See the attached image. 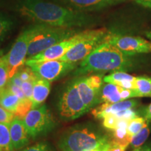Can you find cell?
<instances>
[{"label": "cell", "instance_id": "cell-1", "mask_svg": "<svg viewBox=\"0 0 151 151\" xmlns=\"http://www.w3.org/2000/svg\"><path fill=\"white\" fill-rule=\"evenodd\" d=\"M18 9L22 16L37 24L75 29L95 23L93 17L86 12L45 0H20Z\"/></svg>", "mask_w": 151, "mask_h": 151}, {"label": "cell", "instance_id": "cell-2", "mask_svg": "<svg viewBox=\"0 0 151 151\" xmlns=\"http://www.w3.org/2000/svg\"><path fill=\"white\" fill-rule=\"evenodd\" d=\"M131 66L129 55H127L116 47L104 41L80 62L73 75L80 76L94 72L124 71L129 69Z\"/></svg>", "mask_w": 151, "mask_h": 151}, {"label": "cell", "instance_id": "cell-3", "mask_svg": "<svg viewBox=\"0 0 151 151\" xmlns=\"http://www.w3.org/2000/svg\"><path fill=\"white\" fill-rule=\"evenodd\" d=\"M111 138L92 123L77 124L66 130L58 143L60 151H107Z\"/></svg>", "mask_w": 151, "mask_h": 151}, {"label": "cell", "instance_id": "cell-4", "mask_svg": "<svg viewBox=\"0 0 151 151\" xmlns=\"http://www.w3.org/2000/svg\"><path fill=\"white\" fill-rule=\"evenodd\" d=\"M78 32L74 28L53 27L47 24H37L35 32L29 41L27 58H31Z\"/></svg>", "mask_w": 151, "mask_h": 151}, {"label": "cell", "instance_id": "cell-5", "mask_svg": "<svg viewBox=\"0 0 151 151\" xmlns=\"http://www.w3.org/2000/svg\"><path fill=\"white\" fill-rule=\"evenodd\" d=\"M58 111L60 118L65 121L75 120L89 111L79 94L76 78L64 87L58 103Z\"/></svg>", "mask_w": 151, "mask_h": 151}, {"label": "cell", "instance_id": "cell-6", "mask_svg": "<svg viewBox=\"0 0 151 151\" xmlns=\"http://www.w3.org/2000/svg\"><path fill=\"white\" fill-rule=\"evenodd\" d=\"M22 120L28 136L33 139L47 134L56 124L51 113L45 104L32 109Z\"/></svg>", "mask_w": 151, "mask_h": 151}, {"label": "cell", "instance_id": "cell-7", "mask_svg": "<svg viewBox=\"0 0 151 151\" xmlns=\"http://www.w3.org/2000/svg\"><path fill=\"white\" fill-rule=\"evenodd\" d=\"M107 35L108 31L106 28L89 29L88 35L76 43L59 60L71 63H78V62H81L94 49L104 42Z\"/></svg>", "mask_w": 151, "mask_h": 151}, {"label": "cell", "instance_id": "cell-8", "mask_svg": "<svg viewBox=\"0 0 151 151\" xmlns=\"http://www.w3.org/2000/svg\"><path fill=\"white\" fill-rule=\"evenodd\" d=\"M36 27L37 24L23 30L17 38L9 52L5 55L8 65L9 80L12 78L17 71L25 64L29 43Z\"/></svg>", "mask_w": 151, "mask_h": 151}, {"label": "cell", "instance_id": "cell-9", "mask_svg": "<svg viewBox=\"0 0 151 151\" xmlns=\"http://www.w3.org/2000/svg\"><path fill=\"white\" fill-rule=\"evenodd\" d=\"M25 65L32 69L38 78L44 79L50 82L63 78L77 67V63H71L59 59L33 62Z\"/></svg>", "mask_w": 151, "mask_h": 151}, {"label": "cell", "instance_id": "cell-10", "mask_svg": "<svg viewBox=\"0 0 151 151\" xmlns=\"http://www.w3.org/2000/svg\"><path fill=\"white\" fill-rule=\"evenodd\" d=\"M77 88L81 99L88 111L101 103L100 95L103 86L102 75H84L76 76Z\"/></svg>", "mask_w": 151, "mask_h": 151}, {"label": "cell", "instance_id": "cell-11", "mask_svg": "<svg viewBox=\"0 0 151 151\" xmlns=\"http://www.w3.org/2000/svg\"><path fill=\"white\" fill-rule=\"evenodd\" d=\"M106 42L113 45L127 55L148 53L151 52V42L140 37L123 36L109 34Z\"/></svg>", "mask_w": 151, "mask_h": 151}, {"label": "cell", "instance_id": "cell-12", "mask_svg": "<svg viewBox=\"0 0 151 151\" xmlns=\"http://www.w3.org/2000/svg\"><path fill=\"white\" fill-rule=\"evenodd\" d=\"M89 29L78 32L72 37L66 39L65 40L56 43L50 48L46 49L43 51L39 52L31 58H27L25 61L26 64L33 63V62H39L47 60H58L61 58L66 52L69 51L76 43L83 39L88 35Z\"/></svg>", "mask_w": 151, "mask_h": 151}, {"label": "cell", "instance_id": "cell-13", "mask_svg": "<svg viewBox=\"0 0 151 151\" xmlns=\"http://www.w3.org/2000/svg\"><path fill=\"white\" fill-rule=\"evenodd\" d=\"M9 129L14 150H19L27 146L29 141V137L26 131L22 119L15 117L10 123Z\"/></svg>", "mask_w": 151, "mask_h": 151}, {"label": "cell", "instance_id": "cell-14", "mask_svg": "<svg viewBox=\"0 0 151 151\" xmlns=\"http://www.w3.org/2000/svg\"><path fill=\"white\" fill-rule=\"evenodd\" d=\"M76 10L96 11L122 3L127 0H63Z\"/></svg>", "mask_w": 151, "mask_h": 151}, {"label": "cell", "instance_id": "cell-15", "mask_svg": "<svg viewBox=\"0 0 151 151\" xmlns=\"http://www.w3.org/2000/svg\"><path fill=\"white\" fill-rule=\"evenodd\" d=\"M138 101L136 100H123L116 103H104L97 108L92 111V114L94 118L103 119L109 114H115L119 111L128 109H133L137 106Z\"/></svg>", "mask_w": 151, "mask_h": 151}, {"label": "cell", "instance_id": "cell-16", "mask_svg": "<svg viewBox=\"0 0 151 151\" xmlns=\"http://www.w3.org/2000/svg\"><path fill=\"white\" fill-rule=\"evenodd\" d=\"M104 82L113 83L126 89H135L137 77L122 71H116L103 78Z\"/></svg>", "mask_w": 151, "mask_h": 151}, {"label": "cell", "instance_id": "cell-17", "mask_svg": "<svg viewBox=\"0 0 151 151\" xmlns=\"http://www.w3.org/2000/svg\"><path fill=\"white\" fill-rule=\"evenodd\" d=\"M50 91V82L38 78L34 82L32 91V109L41 106L46 101Z\"/></svg>", "mask_w": 151, "mask_h": 151}, {"label": "cell", "instance_id": "cell-18", "mask_svg": "<svg viewBox=\"0 0 151 151\" xmlns=\"http://www.w3.org/2000/svg\"><path fill=\"white\" fill-rule=\"evenodd\" d=\"M129 121L122 119H119L118 125L116 129L113 130L112 137L111 138V143L118 144L127 148L131 143L132 137L128 134L127 127Z\"/></svg>", "mask_w": 151, "mask_h": 151}, {"label": "cell", "instance_id": "cell-19", "mask_svg": "<svg viewBox=\"0 0 151 151\" xmlns=\"http://www.w3.org/2000/svg\"><path fill=\"white\" fill-rule=\"evenodd\" d=\"M21 99L7 87L0 90V105L15 115Z\"/></svg>", "mask_w": 151, "mask_h": 151}, {"label": "cell", "instance_id": "cell-20", "mask_svg": "<svg viewBox=\"0 0 151 151\" xmlns=\"http://www.w3.org/2000/svg\"><path fill=\"white\" fill-rule=\"evenodd\" d=\"M122 88L113 83L103 85L101 90L100 101L104 103H116L123 101L121 97Z\"/></svg>", "mask_w": 151, "mask_h": 151}, {"label": "cell", "instance_id": "cell-21", "mask_svg": "<svg viewBox=\"0 0 151 151\" xmlns=\"http://www.w3.org/2000/svg\"><path fill=\"white\" fill-rule=\"evenodd\" d=\"M10 124L0 122V150L14 151L10 135Z\"/></svg>", "mask_w": 151, "mask_h": 151}, {"label": "cell", "instance_id": "cell-22", "mask_svg": "<svg viewBox=\"0 0 151 151\" xmlns=\"http://www.w3.org/2000/svg\"><path fill=\"white\" fill-rule=\"evenodd\" d=\"M136 91L139 97H151V78L147 76L137 77Z\"/></svg>", "mask_w": 151, "mask_h": 151}, {"label": "cell", "instance_id": "cell-23", "mask_svg": "<svg viewBox=\"0 0 151 151\" xmlns=\"http://www.w3.org/2000/svg\"><path fill=\"white\" fill-rule=\"evenodd\" d=\"M149 122L146 120V123L144 124L143 127L139 131L137 134H135L132 137L131 143V146L132 148H137L141 147L148 139L149 134H150V128H149Z\"/></svg>", "mask_w": 151, "mask_h": 151}, {"label": "cell", "instance_id": "cell-24", "mask_svg": "<svg viewBox=\"0 0 151 151\" xmlns=\"http://www.w3.org/2000/svg\"><path fill=\"white\" fill-rule=\"evenodd\" d=\"M146 120L144 118H140V117H137L133 120H130L128 122L127 130L128 134L133 137L134 136L139 132L143 127L144 124L146 123Z\"/></svg>", "mask_w": 151, "mask_h": 151}, {"label": "cell", "instance_id": "cell-25", "mask_svg": "<svg viewBox=\"0 0 151 151\" xmlns=\"http://www.w3.org/2000/svg\"><path fill=\"white\" fill-rule=\"evenodd\" d=\"M12 20L9 16L0 13V40H2L12 28Z\"/></svg>", "mask_w": 151, "mask_h": 151}, {"label": "cell", "instance_id": "cell-26", "mask_svg": "<svg viewBox=\"0 0 151 151\" xmlns=\"http://www.w3.org/2000/svg\"><path fill=\"white\" fill-rule=\"evenodd\" d=\"M8 81V65L5 55H3L0 58V90L6 87Z\"/></svg>", "mask_w": 151, "mask_h": 151}, {"label": "cell", "instance_id": "cell-27", "mask_svg": "<svg viewBox=\"0 0 151 151\" xmlns=\"http://www.w3.org/2000/svg\"><path fill=\"white\" fill-rule=\"evenodd\" d=\"M17 73H18L19 76H20V79L22 81H31V82H35V81L37 79V76L35 75V72H34L32 69L29 67H20V69L17 71Z\"/></svg>", "mask_w": 151, "mask_h": 151}, {"label": "cell", "instance_id": "cell-28", "mask_svg": "<svg viewBox=\"0 0 151 151\" xmlns=\"http://www.w3.org/2000/svg\"><path fill=\"white\" fill-rule=\"evenodd\" d=\"M116 116L118 119H122V120H126L128 121L133 120L135 118L138 117V113L133 109H128L125 110H122L115 113Z\"/></svg>", "mask_w": 151, "mask_h": 151}, {"label": "cell", "instance_id": "cell-29", "mask_svg": "<svg viewBox=\"0 0 151 151\" xmlns=\"http://www.w3.org/2000/svg\"><path fill=\"white\" fill-rule=\"evenodd\" d=\"M103 125L106 128L114 130L116 129L119 119L114 114H109L103 118Z\"/></svg>", "mask_w": 151, "mask_h": 151}, {"label": "cell", "instance_id": "cell-30", "mask_svg": "<svg viewBox=\"0 0 151 151\" xmlns=\"http://www.w3.org/2000/svg\"><path fill=\"white\" fill-rule=\"evenodd\" d=\"M15 115L0 105V122L10 124L15 118Z\"/></svg>", "mask_w": 151, "mask_h": 151}, {"label": "cell", "instance_id": "cell-31", "mask_svg": "<svg viewBox=\"0 0 151 151\" xmlns=\"http://www.w3.org/2000/svg\"><path fill=\"white\" fill-rule=\"evenodd\" d=\"M21 151H53L50 145L46 142H40L28 147Z\"/></svg>", "mask_w": 151, "mask_h": 151}, {"label": "cell", "instance_id": "cell-32", "mask_svg": "<svg viewBox=\"0 0 151 151\" xmlns=\"http://www.w3.org/2000/svg\"><path fill=\"white\" fill-rule=\"evenodd\" d=\"M33 86L34 82H31V81H23L21 86V88L25 97L31 101L32 99Z\"/></svg>", "mask_w": 151, "mask_h": 151}, {"label": "cell", "instance_id": "cell-33", "mask_svg": "<svg viewBox=\"0 0 151 151\" xmlns=\"http://www.w3.org/2000/svg\"><path fill=\"white\" fill-rule=\"evenodd\" d=\"M6 87H7L9 90H11V91L14 92L16 95L18 96L20 99H25L26 98H27L25 97V95H24L22 88H20V87L14 85L12 82H11V81H10L9 80L8 81V82H7Z\"/></svg>", "mask_w": 151, "mask_h": 151}, {"label": "cell", "instance_id": "cell-34", "mask_svg": "<svg viewBox=\"0 0 151 151\" xmlns=\"http://www.w3.org/2000/svg\"><path fill=\"white\" fill-rule=\"evenodd\" d=\"M126 149H127V148H125V147L111 143L110 147H109L107 151H125Z\"/></svg>", "mask_w": 151, "mask_h": 151}, {"label": "cell", "instance_id": "cell-35", "mask_svg": "<svg viewBox=\"0 0 151 151\" xmlns=\"http://www.w3.org/2000/svg\"><path fill=\"white\" fill-rule=\"evenodd\" d=\"M134 1L143 6L151 9V0H134Z\"/></svg>", "mask_w": 151, "mask_h": 151}, {"label": "cell", "instance_id": "cell-36", "mask_svg": "<svg viewBox=\"0 0 151 151\" xmlns=\"http://www.w3.org/2000/svg\"><path fill=\"white\" fill-rule=\"evenodd\" d=\"M144 118L146 120H148V121H150L151 120V104L147 107L146 110L145 111Z\"/></svg>", "mask_w": 151, "mask_h": 151}, {"label": "cell", "instance_id": "cell-37", "mask_svg": "<svg viewBox=\"0 0 151 151\" xmlns=\"http://www.w3.org/2000/svg\"><path fill=\"white\" fill-rule=\"evenodd\" d=\"M132 151H151V146L146 145V146H141L139 148H134Z\"/></svg>", "mask_w": 151, "mask_h": 151}, {"label": "cell", "instance_id": "cell-38", "mask_svg": "<svg viewBox=\"0 0 151 151\" xmlns=\"http://www.w3.org/2000/svg\"><path fill=\"white\" fill-rule=\"evenodd\" d=\"M146 36L151 41V31L150 32H147L146 33Z\"/></svg>", "mask_w": 151, "mask_h": 151}, {"label": "cell", "instance_id": "cell-39", "mask_svg": "<svg viewBox=\"0 0 151 151\" xmlns=\"http://www.w3.org/2000/svg\"><path fill=\"white\" fill-rule=\"evenodd\" d=\"M3 53H4V52H3L2 49L0 48V58H1V56H3Z\"/></svg>", "mask_w": 151, "mask_h": 151}, {"label": "cell", "instance_id": "cell-40", "mask_svg": "<svg viewBox=\"0 0 151 151\" xmlns=\"http://www.w3.org/2000/svg\"><path fill=\"white\" fill-rule=\"evenodd\" d=\"M89 151H101V150H97V149H94V150H89Z\"/></svg>", "mask_w": 151, "mask_h": 151}, {"label": "cell", "instance_id": "cell-41", "mask_svg": "<svg viewBox=\"0 0 151 151\" xmlns=\"http://www.w3.org/2000/svg\"><path fill=\"white\" fill-rule=\"evenodd\" d=\"M0 151H1V150H0Z\"/></svg>", "mask_w": 151, "mask_h": 151}]
</instances>
